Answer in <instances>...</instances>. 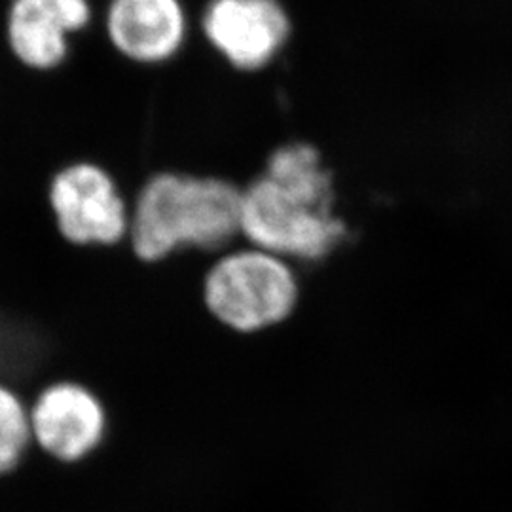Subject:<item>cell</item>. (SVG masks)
<instances>
[{"label": "cell", "instance_id": "obj_2", "mask_svg": "<svg viewBox=\"0 0 512 512\" xmlns=\"http://www.w3.org/2000/svg\"><path fill=\"white\" fill-rule=\"evenodd\" d=\"M241 238V186L220 175L160 171L135 194L129 247L156 264L179 251L224 253Z\"/></svg>", "mask_w": 512, "mask_h": 512}, {"label": "cell", "instance_id": "obj_6", "mask_svg": "<svg viewBox=\"0 0 512 512\" xmlns=\"http://www.w3.org/2000/svg\"><path fill=\"white\" fill-rule=\"evenodd\" d=\"M203 31L232 67L260 71L285 46L291 21L279 0H211Z\"/></svg>", "mask_w": 512, "mask_h": 512}, {"label": "cell", "instance_id": "obj_10", "mask_svg": "<svg viewBox=\"0 0 512 512\" xmlns=\"http://www.w3.org/2000/svg\"><path fill=\"white\" fill-rule=\"evenodd\" d=\"M67 33L82 31L92 19V6L88 0H48Z\"/></svg>", "mask_w": 512, "mask_h": 512}, {"label": "cell", "instance_id": "obj_8", "mask_svg": "<svg viewBox=\"0 0 512 512\" xmlns=\"http://www.w3.org/2000/svg\"><path fill=\"white\" fill-rule=\"evenodd\" d=\"M6 31L12 52L29 69H57L69 54V33L48 0H12Z\"/></svg>", "mask_w": 512, "mask_h": 512}, {"label": "cell", "instance_id": "obj_7", "mask_svg": "<svg viewBox=\"0 0 512 512\" xmlns=\"http://www.w3.org/2000/svg\"><path fill=\"white\" fill-rule=\"evenodd\" d=\"M107 31L120 54L154 65L179 52L186 35V18L179 0H112Z\"/></svg>", "mask_w": 512, "mask_h": 512}, {"label": "cell", "instance_id": "obj_9", "mask_svg": "<svg viewBox=\"0 0 512 512\" xmlns=\"http://www.w3.org/2000/svg\"><path fill=\"white\" fill-rule=\"evenodd\" d=\"M33 444L29 404L0 382V475L12 473Z\"/></svg>", "mask_w": 512, "mask_h": 512}, {"label": "cell", "instance_id": "obj_3", "mask_svg": "<svg viewBox=\"0 0 512 512\" xmlns=\"http://www.w3.org/2000/svg\"><path fill=\"white\" fill-rule=\"evenodd\" d=\"M202 302L220 327L251 336L291 319L300 279L293 262L274 253L251 245L228 249L203 275Z\"/></svg>", "mask_w": 512, "mask_h": 512}, {"label": "cell", "instance_id": "obj_4", "mask_svg": "<svg viewBox=\"0 0 512 512\" xmlns=\"http://www.w3.org/2000/svg\"><path fill=\"white\" fill-rule=\"evenodd\" d=\"M46 202L57 236L73 247H116L128 239L131 205L101 164L80 160L57 169Z\"/></svg>", "mask_w": 512, "mask_h": 512}, {"label": "cell", "instance_id": "obj_1", "mask_svg": "<svg viewBox=\"0 0 512 512\" xmlns=\"http://www.w3.org/2000/svg\"><path fill=\"white\" fill-rule=\"evenodd\" d=\"M344 224L332 209L330 173L315 148H275L241 186V239L289 262H313L338 245Z\"/></svg>", "mask_w": 512, "mask_h": 512}, {"label": "cell", "instance_id": "obj_5", "mask_svg": "<svg viewBox=\"0 0 512 512\" xmlns=\"http://www.w3.org/2000/svg\"><path fill=\"white\" fill-rule=\"evenodd\" d=\"M33 444L61 463L90 458L103 444L109 416L92 387L59 380L38 391L29 404Z\"/></svg>", "mask_w": 512, "mask_h": 512}]
</instances>
